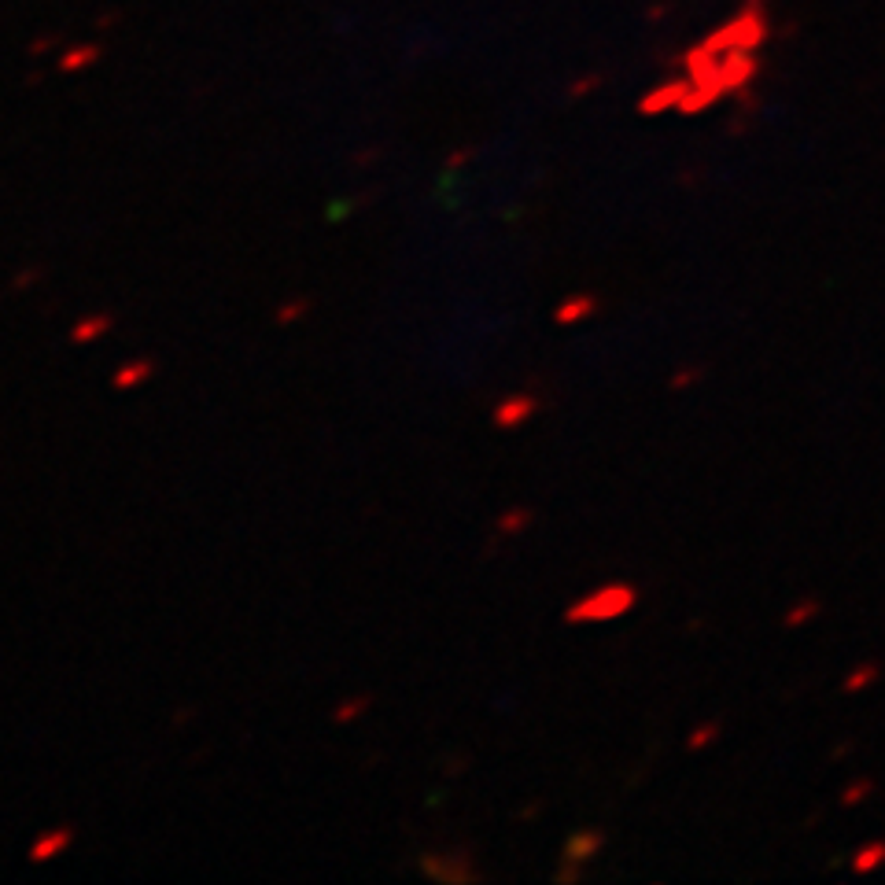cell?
Returning <instances> with one entry per match:
<instances>
[{"label":"cell","mask_w":885,"mask_h":885,"mask_svg":"<svg viewBox=\"0 0 885 885\" xmlns=\"http://www.w3.org/2000/svg\"><path fill=\"white\" fill-rule=\"evenodd\" d=\"M638 606V587L634 583H606L583 598H576L565 609V624H606L620 620Z\"/></svg>","instance_id":"6da1fadb"},{"label":"cell","mask_w":885,"mask_h":885,"mask_svg":"<svg viewBox=\"0 0 885 885\" xmlns=\"http://www.w3.org/2000/svg\"><path fill=\"white\" fill-rule=\"evenodd\" d=\"M421 874H428L435 881H451V885L479 878L469 853H428V856H421Z\"/></svg>","instance_id":"7a4b0ae2"},{"label":"cell","mask_w":885,"mask_h":885,"mask_svg":"<svg viewBox=\"0 0 885 885\" xmlns=\"http://www.w3.org/2000/svg\"><path fill=\"white\" fill-rule=\"evenodd\" d=\"M539 410H543V398H539V395H532V391H516V395L502 398L498 406H495V424H498V428H520V424H528Z\"/></svg>","instance_id":"3957f363"},{"label":"cell","mask_w":885,"mask_h":885,"mask_svg":"<svg viewBox=\"0 0 885 885\" xmlns=\"http://www.w3.org/2000/svg\"><path fill=\"white\" fill-rule=\"evenodd\" d=\"M601 849H606V830L598 826H583L576 834L565 837V844H561V860H572V863H594L601 856Z\"/></svg>","instance_id":"277c9868"},{"label":"cell","mask_w":885,"mask_h":885,"mask_svg":"<svg viewBox=\"0 0 885 885\" xmlns=\"http://www.w3.org/2000/svg\"><path fill=\"white\" fill-rule=\"evenodd\" d=\"M823 613H826V601L819 594H797L782 609V627L786 631H804V627H812L816 620H823Z\"/></svg>","instance_id":"5b68a950"},{"label":"cell","mask_w":885,"mask_h":885,"mask_svg":"<svg viewBox=\"0 0 885 885\" xmlns=\"http://www.w3.org/2000/svg\"><path fill=\"white\" fill-rule=\"evenodd\" d=\"M885 679V668H881V661H856L849 671L841 675V694L844 698H860V694H867V690H874L878 682Z\"/></svg>","instance_id":"8992f818"},{"label":"cell","mask_w":885,"mask_h":885,"mask_svg":"<svg viewBox=\"0 0 885 885\" xmlns=\"http://www.w3.org/2000/svg\"><path fill=\"white\" fill-rule=\"evenodd\" d=\"M70 841H74L70 826H52L45 834H37V841L30 844V863H49V860L63 856L70 849Z\"/></svg>","instance_id":"52a82bcc"},{"label":"cell","mask_w":885,"mask_h":885,"mask_svg":"<svg viewBox=\"0 0 885 885\" xmlns=\"http://www.w3.org/2000/svg\"><path fill=\"white\" fill-rule=\"evenodd\" d=\"M598 306L601 303H598L594 292H576V296H569L565 303L553 310V321H557V325H579V321H587V317L598 314Z\"/></svg>","instance_id":"ba28073f"},{"label":"cell","mask_w":885,"mask_h":885,"mask_svg":"<svg viewBox=\"0 0 885 885\" xmlns=\"http://www.w3.org/2000/svg\"><path fill=\"white\" fill-rule=\"evenodd\" d=\"M881 867H885V837H871V841L856 844V853L849 856L853 874H878Z\"/></svg>","instance_id":"9c48e42d"},{"label":"cell","mask_w":885,"mask_h":885,"mask_svg":"<svg viewBox=\"0 0 885 885\" xmlns=\"http://www.w3.org/2000/svg\"><path fill=\"white\" fill-rule=\"evenodd\" d=\"M878 793V782L871 779V775H856V779H849L841 786V793H837V804L844 812H853V808H863V804L871 800Z\"/></svg>","instance_id":"30bf717a"},{"label":"cell","mask_w":885,"mask_h":885,"mask_svg":"<svg viewBox=\"0 0 885 885\" xmlns=\"http://www.w3.org/2000/svg\"><path fill=\"white\" fill-rule=\"evenodd\" d=\"M719 738H723V723L719 719H701V723H694V727L687 731V742H682V749L687 753H708L712 745H719Z\"/></svg>","instance_id":"8fae6325"},{"label":"cell","mask_w":885,"mask_h":885,"mask_svg":"<svg viewBox=\"0 0 885 885\" xmlns=\"http://www.w3.org/2000/svg\"><path fill=\"white\" fill-rule=\"evenodd\" d=\"M155 377V361L151 358H130L126 366H118L114 370V388L118 391H130V388H137V384H148Z\"/></svg>","instance_id":"7c38bea8"},{"label":"cell","mask_w":885,"mask_h":885,"mask_svg":"<svg viewBox=\"0 0 885 885\" xmlns=\"http://www.w3.org/2000/svg\"><path fill=\"white\" fill-rule=\"evenodd\" d=\"M532 525H535V509H532V506H509V509L495 520V535H498V539H509V535L528 532Z\"/></svg>","instance_id":"4fadbf2b"},{"label":"cell","mask_w":885,"mask_h":885,"mask_svg":"<svg viewBox=\"0 0 885 885\" xmlns=\"http://www.w3.org/2000/svg\"><path fill=\"white\" fill-rule=\"evenodd\" d=\"M111 325H114V317L111 314H89V317H82L78 325L70 329V340L74 343H93V340H100L104 333H111Z\"/></svg>","instance_id":"5bb4252c"},{"label":"cell","mask_w":885,"mask_h":885,"mask_svg":"<svg viewBox=\"0 0 885 885\" xmlns=\"http://www.w3.org/2000/svg\"><path fill=\"white\" fill-rule=\"evenodd\" d=\"M705 377H708V366H701V361L679 366V370H671V377H668V391H690V388H698Z\"/></svg>","instance_id":"9a60e30c"},{"label":"cell","mask_w":885,"mask_h":885,"mask_svg":"<svg viewBox=\"0 0 885 885\" xmlns=\"http://www.w3.org/2000/svg\"><path fill=\"white\" fill-rule=\"evenodd\" d=\"M370 705H373L370 698H347V701H340V705H336L333 723H340V727H343V723H354V719L366 716V708H370Z\"/></svg>","instance_id":"2e32d148"},{"label":"cell","mask_w":885,"mask_h":885,"mask_svg":"<svg viewBox=\"0 0 885 885\" xmlns=\"http://www.w3.org/2000/svg\"><path fill=\"white\" fill-rule=\"evenodd\" d=\"M306 310H310V299H306V296H292L288 303H280V306H277V325H296V321H299Z\"/></svg>","instance_id":"e0dca14e"},{"label":"cell","mask_w":885,"mask_h":885,"mask_svg":"<svg viewBox=\"0 0 885 885\" xmlns=\"http://www.w3.org/2000/svg\"><path fill=\"white\" fill-rule=\"evenodd\" d=\"M583 874H587V867H583V863H572V860H561V867L553 871V878H557V881H565V885H569V881H579Z\"/></svg>","instance_id":"ac0fdd59"},{"label":"cell","mask_w":885,"mask_h":885,"mask_svg":"<svg viewBox=\"0 0 885 885\" xmlns=\"http://www.w3.org/2000/svg\"><path fill=\"white\" fill-rule=\"evenodd\" d=\"M37 277H41V269H37V266H33V269H23V273L15 277V292H23L26 285H33V280H37Z\"/></svg>","instance_id":"d6986e66"}]
</instances>
